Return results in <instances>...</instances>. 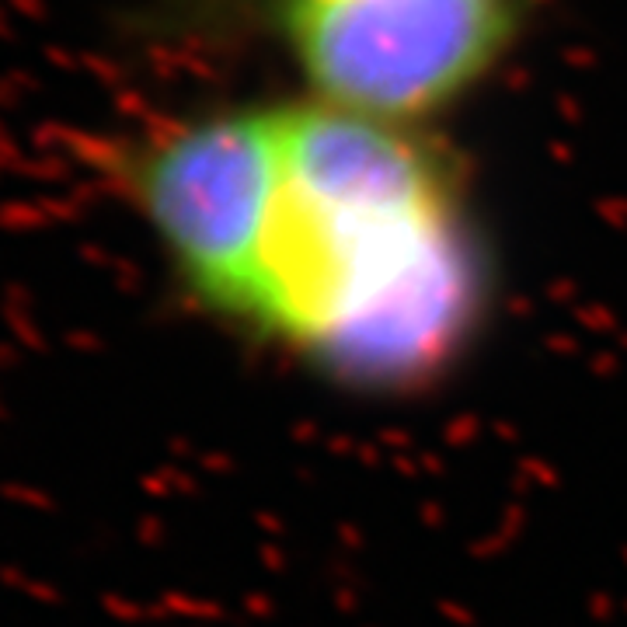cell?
<instances>
[{"label": "cell", "instance_id": "cell-1", "mask_svg": "<svg viewBox=\"0 0 627 627\" xmlns=\"http://www.w3.org/2000/svg\"><path fill=\"white\" fill-rule=\"evenodd\" d=\"M245 237L196 303L334 387L401 398L450 376L488 318V261L457 181L405 125L272 105Z\"/></svg>", "mask_w": 627, "mask_h": 627}, {"label": "cell", "instance_id": "cell-2", "mask_svg": "<svg viewBox=\"0 0 627 627\" xmlns=\"http://www.w3.org/2000/svg\"><path fill=\"white\" fill-rule=\"evenodd\" d=\"M279 21L314 101L408 125L499 67L519 0H283Z\"/></svg>", "mask_w": 627, "mask_h": 627}]
</instances>
